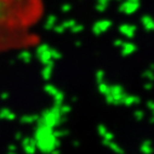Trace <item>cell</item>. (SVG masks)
Returning <instances> with one entry per match:
<instances>
[{
    "label": "cell",
    "mask_w": 154,
    "mask_h": 154,
    "mask_svg": "<svg viewBox=\"0 0 154 154\" xmlns=\"http://www.w3.org/2000/svg\"><path fill=\"white\" fill-rule=\"evenodd\" d=\"M44 15V0H0V55L39 45L36 27Z\"/></svg>",
    "instance_id": "obj_1"
}]
</instances>
